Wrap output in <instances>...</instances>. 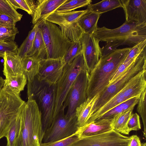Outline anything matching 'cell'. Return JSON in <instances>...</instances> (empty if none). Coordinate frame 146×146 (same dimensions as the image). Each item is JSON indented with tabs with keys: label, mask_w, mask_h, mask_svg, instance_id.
<instances>
[{
	"label": "cell",
	"mask_w": 146,
	"mask_h": 146,
	"mask_svg": "<svg viewBox=\"0 0 146 146\" xmlns=\"http://www.w3.org/2000/svg\"><path fill=\"white\" fill-rule=\"evenodd\" d=\"M130 48L131 47L116 48L100 58L89 73L87 98L99 95L108 86L110 80L125 60Z\"/></svg>",
	"instance_id": "obj_1"
},
{
	"label": "cell",
	"mask_w": 146,
	"mask_h": 146,
	"mask_svg": "<svg viewBox=\"0 0 146 146\" xmlns=\"http://www.w3.org/2000/svg\"><path fill=\"white\" fill-rule=\"evenodd\" d=\"M100 41L106 42L105 51L110 53L121 45H133L146 39V24L125 22L113 29L105 27H98L92 35Z\"/></svg>",
	"instance_id": "obj_2"
},
{
	"label": "cell",
	"mask_w": 146,
	"mask_h": 146,
	"mask_svg": "<svg viewBox=\"0 0 146 146\" xmlns=\"http://www.w3.org/2000/svg\"><path fill=\"white\" fill-rule=\"evenodd\" d=\"M28 99L21 110L20 130L14 146H40L42 143L41 113L36 101Z\"/></svg>",
	"instance_id": "obj_3"
},
{
	"label": "cell",
	"mask_w": 146,
	"mask_h": 146,
	"mask_svg": "<svg viewBox=\"0 0 146 146\" xmlns=\"http://www.w3.org/2000/svg\"><path fill=\"white\" fill-rule=\"evenodd\" d=\"M28 99L37 101L42 114L43 136L53 121L56 96V84L51 85L39 81L36 76L31 82H27Z\"/></svg>",
	"instance_id": "obj_4"
},
{
	"label": "cell",
	"mask_w": 146,
	"mask_h": 146,
	"mask_svg": "<svg viewBox=\"0 0 146 146\" xmlns=\"http://www.w3.org/2000/svg\"><path fill=\"white\" fill-rule=\"evenodd\" d=\"M145 69H146L145 50L137 57L119 78L99 95L92 108L90 116L122 89L131 78Z\"/></svg>",
	"instance_id": "obj_5"
},
{
	"label": "cell",
	"mask_w": 146,
	"mask_h": 146,
	"mask_svg": "<svg viewBox=\"0 0 146 146\" xmlns=\"http://www.w3.org/2000/svg\"><path fill=\"white\" fill-rule=\"evenodd\" d=\"M25 103L20 94L2 88L0 91V139L6 137Z\"/></svg>",
	"instance_id": "obj_6"
},
{
	"label": "cell",
	"mask_w": 146,
	"mask_h": 146,
	"mask_svg": "<svg viewBox=\"0 0 146 146\" xmlns=\"http://www.w3.org/2000/svg\"><path fill=\"white\" fill-rule=\"evenodd\" d=\"M85 66L82 53L71 63L66 64L62 74L56 84L53 121L61 111L66 97L78 75Z\"/></svg>",
	"instance_id": "obj_7"
},
{
	"label": "cell",
	"mask_w": 146,
	"mask_h": 146,
	"mask_svg": "<svg viewBox=\"0 0 146 146\" xmlns=\"http://www.w3.org/2000/svg\"><path fill=\"white\" fill-rule=\"evenodd\" d=\"M38 25L46 48V58H63L72 42L56 25L45 20Z\"/></svg>",
	"instance_id": "obj_8"
},
{
	"label": "cell",
	"mask_w": 146,
	"mask_h": 146,
	"mask_svg": "<svg viewBox=\"0 0 146 146\" xmlns=\"http://www.w3.org/2000/svg\"><path fill=\"white\" fill-rule=\"evenodd\" d=\"M89 73L86 66L81 70L72 85L63 103L61 111L68 107L66 115L76 116V108L87 99V89Z\"/></svg>",
	"instance_id": "obj_9"
},
{
	"label": "cell",
	"mask_w": 146,
	"mask_h": 146,
	"mask_svg": "<svg viewBox=\"0 0 146 146\" xmlns=\"http://www.w3.org/2000/svg\"><path fill=\"white\" fill-rule=\"evenodd\" d=\"M76 116L69 117L61 111L51 126L45 132L42 143L55 141L68 137L78 129Z\"/></svg>",
	"instance_id": "obj_10"
},
{
	"label": "cell",
	"mask_w": 146,
	"mask_h": 146,
	"mask_svg": "<svg viewBox=\"0 0 146 146\" xmlns=\"http://www.w3.org/2000/svg\"><path fill=\"white\" fill-rule=\"evenodd\" d=\"M130 137L112 130L97 135L80 138L70 146H129Z\"/></svg>",
	"instance_id": "obj_11"
},
{
	"label": "cell",
	"mask_w": 146,
	"mask_h": 146,
	"mask_svg": "<svg viewBox=\"0 0 146 146\" xmlns=\"http://www.w3.org/2000/svg\"><path fill=\"white\" fill-rule=\"evenodd\" d=\"M66 64L63 58L42 60L40 62L36 77L40 81L51 85L55 84L62 75Z\"/></svg>",
	"instance_id": "obj_12"
},
{
	"label": "cell",
	"mask_w": 146,
	"mask_h": 146,
	"mask_svg": "<svg viewBox=\"0 0 146 146\" xmlns=\"http://www.w3.org/2000/svg\"><path fill=\"white\" fill-rule=\"evenodd\" d=\"M80 40L86 67L89 73L102 56L100 41L93 35L84 33Z\"/></svg>",
	"instance_id": "obj_13"
},
{
	"label": "cell",
	"mask_w": 146,
	"mask_h": 146,
	"mask_svg": "<svg viewBox=\"0 0 146 146\" xmlns=\"http://www.w3.org/2000/svg\"><path fill=\"white\" fill-rule=\"evenodd\" d=\"M125 21L146 24V0H121Z\"/></svg>",
	"instance_id": "obj_14"
},
{
	"label": "cell",
	"mask_w": 146,
	"mask_h": 146,
	"mask_svg": "<svg viewBox=\"0 0 146 146\" xmlns=\"http://www.w3.org/2000/svg\"><path fill=\"white\" fill-rule=\"evenodd\" d=\"M67 0H38L36 1V7L32 17L33 25H39Z\"/></svg>",
	"instance_id": "obj_15"
},
{
	"label": "cell",
	"mask_w": 146,
	"mask_h": 146,
	"mask_svg": "<svg viewBox=\"0 0 146 146\" xmlns=\"http://www.w3.org/2000/svg\"><path fill=\"white\" fill-rule=\"evenodd\" d=\"M123 88V93L127 100L134 98H139L146 89V69L131 78Z\"/></svg>",
	"instance_id": "obj_16"
},
{
	"label": "cell",
	"mask_w": 146,
	"mask_h": 146,
	"mask_svg": "<svg viewBox=\"0 0 146 146\" xmlns=\"http://www.w3.org/2000/svg\"><path fill=\"white\" fill-rule=\"evenodd\" d=\"M112 120L113 118L101 119L86 124L77 131L79 138L97 135L113 130Z\"/></svg>",
	"instance_id": "obj_17"
},
{
	"label": "cell",
	"mask_w": 146,
	"mask_h": 146,
	"mask_svg": "<svg viewBox=\"0 0 146 146\" xmlns=\"http://www.w3.org/2000/svg\"><path fill=\"white\" fill-rule=\"evenodd\" d=\"M88 11L87 9L63 13L54 12L47 17L46 20L59 26H68L77 23L79 19Z\"/></svg>",
	"instance_id": "obj_18"
},
{
	"label": "cell",
	"mask_w": 146,
	"mask_h": 146,
	"mask_svg": "<svg viewBox=\"0 0 146 146\" xmlns=\"http://www.w3.org/2000/svg\"><path fill=\"white\" fill-rule=\"evenodd\" d=\"M3 58V72L5 77L23 74L22 60L17 55V52H5Z\"/></svg>",
	"instance_id": "obj_19"
},
{
	"label": "cell",
	"mask_w": 146,
	"mask_h": 146,
	"mask_svg": "<svg viewBox=\"0 0 146 146\" xmlns=\"http://www.w3.org/2000/svg\"><path fill=\"white\" fill-rule=\"evenodd\" d=\"M99 96V95H98L92 98H87L85 102L76 108L75 113L78 129L86 124L90 116L92 108Z\"/></svg>",
	"instance_id": "obj_20"
},
{
	"label": "cell",
	"mask_w": 146,
	"mask_h": 146,
	"mask_svg": "<svg viewBox=\"0 0 146 146\" xmlns=\"http://www.w3.org/2000/svg\"><path fill=\"white\" fill-rule=\"evenodd\" d=\"M101 15L88 10L79 19L77 23L84 33L92 35L98 28L97 23Z\"/></svg>",
	"instance_id": "obj_21"
},
{
	"label": "cell",
	"mask_w": 146,
	"mask_h": 146,
	"mask_svg": "<svg viewBox=\"0 0 146 146\" xmlns=\"http://www.w3.org/2000/svg\"><path fill=\"white\" fill-rule=\"evenodd\" d=\"M27 56L32 57L40 61L46 59V47L41 32L38 28L31 49Z\"/></svg>",
	"instance_id": "obj_22"
},
{
	"label": "cell",
	"mask_w": 146,
	"mask_h": 146,
	"mask_svg": "<svg viewBox=\"0 0 146 146\" xmlns=\"http://www.w3.org/2000/svg\"><path fill=\"white\" fill-rule=\"evenodd\" d=\"M40 61L32 57L28 56L22 59L23 73L26 77L27 82L33 81L37 75Z\"/></svg>",
	"instance_id": "obj_23"
},
{
	"label": "cell",
	"mask_w": 146,
	"mask_h": 146,
	"mask_svg": "<svg viewBox=\"0 0 146 146\" xmlns=\"http://www.w3.org/2000/svg\"><path fill=\"white\" fill-rule=\"evenodd\" d=\"M27 81L26 77L23 74L8 76L5 77L3 87L20 94V92L24 90Z\"/></svg>",
	"instance_id": "obj_24"
},
{
	"label": "cell",
	"mask_w": 146,
	"mask_h": 146,
	"mask_svg": "<svg viewBox=\"0 0 146 146\" xmlns=\"http://www.w3.org/2000/svg\"><path fill=\"white\" fill-rule=\"evenodd\" d=\"M133 110H127L114 116L112 123V129L121 134L129 135L127 124Z\"/></svg>",
	"instance_id": "obj_25"
},
{
	"label": "cell",
	"mask_w": 146,
	"mask_h": 146,
	"mask_svg": "<svg viewBox=\"0 0 146 146\" xmlns=\"http://www.w3.org/2000/svg\"><path fill=\"white\" fill-rule=\"evenodd\" d=\"M122 7L120 0H103L94 4L87 5V9L89 11L101 14L118 7Z\"/></svg>",
	"instance_id": "obj_26"
},
{
	"label": "cell",
	"mask_w": 146,
	"mask_h": 146,
	"mask_svg": "<svg viewBox=\"0 0 146 146\" xmlns=\"http://www.w3.org/2000/svg\"><path fill=\"white\" fill-rule=\"evenodd\" d=\"M139 100V98H137L127 100L114 107L104 114L98 120L112 118L114 116L119 113L129 110H133L135 106L137 104Z\"/></svg>",
	"instance_id": "obj_27"
},
{
	"label": "cell",
	"mask_w": 146,
	"mask_h": 146,
	"mask_svg": "<svg viewBox=\"0 0 146 146\" xmlns=\"http://www.w3.org/2000/svg\"><path fill=\"white\" fill-rule=\"evenodd\" d=\"M38 24L34 25L27 37L17 48V54L21 60L26 57L31 51L36 34L38 30Z\"/></svg>",
	"instance_id": "obj_28"
},
{
	"label": "cell",
	"mask_w": 146,
	"mask_h": 146,
	"mask_svg": "<svg viewBox=\"0 0 146 146\" xmlns=\"http://www.w3.org/2000/svg\"><path fill=\"white\" fill-rule=\"evenodd\" d=\"M59 27L63 35L72 42L80 41L84 33L77 23L68 26Z\"/></svg>",
	"instance_id": "obj_29"
},
{
	"label": "cell",
	"mask_w": 146,
	"mask_h": 146,
	"mask_svg": "<svg viewBox=\"0 0 146 146\" xmlns=\"http://www.w3.org/2000/svg\"><path fill=\"white\" fill-rule=\"evenodd\" d=\"M21 111L13 121L6 137L7 140V146H14L19 135L21 123Z\"/></svg>",
	"instance_id": "obj_30"
},
{
	"label": "cell",
	"mask_w": 146,
	"mask_h": 146,
	"mask_svg": "<svg viewBox=\"0 0 146 146\" xmlns=\"http://www.w3.org/2000/svg\"><path fill=\"white\" fill-rule=\"evenodd\" d=\"M91 0H67L60 6L55 12L63 13L73 11L90 4Z\"/></svg>",
	"instance_id": "obj_31"
},
{
	"label": "cell",
	"mask_w": 146,
	"mask_h": 146,
	"mask_svg": "<svg viewBox=\"0 0 146 146\" xmlns=\"http://www.w3.org/2000/svg\"><path fill=\"white\" fill-rule=\"evenodd\" d=\"M0 14L11 17L17 22L21 21L23 16L14 9L8 0H0Z\"/></svg>",
	"instance_id": "obj_32"
},
{
	"label": "cell",
	"mask_w": 146,
	"mask_h": 146,
	"mask_svg": "<svg viewBox=\"0 0 146 146\" xmlns=\"http://www.w3.org/2000/svg\"><path fill=\"white\" fill-rule=\"evenodd\" d=\"M9 2L17 10L21 9L26 11L32 16L36 7V1L33 0H8Z\"/></svg>",
	"instance_id": "obj_33"
},
{
	"label": "cell",
	"mask_w": 146,
	"mask_h": 146,
	"mask_svg": "<svg viewBox=\"0 0 146 146\" xmlns=\"http://www.w3.org/2000/svg\"><path fill=\"white\" fill-rule=\"evenodd\" d=\"M82 53V46L80 41L73 42L65 53L63 58L66 64L71 63Z\"/></svg>",
	"instance_id": "obj_34"
},
{
	"label": "cell",
	"mask_w": 146,
	"mask_h": 146,
	"mask_svg": "<svg viewBox=\"0 0 146 146\" xmlns=\"http://www.w3.org/2000/svg\"><path fill=\"white\" fill-rule=\"evenodd\" d=\"M146 89L142 93L137 103V111L142 118L143 125V135L146 137Z\"/></svg>",
	"instance_id": "obj_35"
},
{
	"label": "cell",
	"mask_w": 146,
	"mask_h": 146,
	"mask_svg": "<svg viewBox=\"0 0 146 146\" xmlns=\"http://www.w3.org/2000/svg\"><path fill=\"white\" fill-rule=\"evenodd\" d=\"M19 33L16 26H0V40L4 42L14 41L16 35Z\"/></svg>",
	"instance_id": "obj_36"
},
{
	"label": "cell",
	"mask_w": 146,
	"mask_h": 146,
	"mask_svg": "<svg viewBox=\"0 0 146 146\" xmlns=\"http://www.w3.org/2000/svg\"><path fill=\"white\" fill-rule=\"evenodd\" d=\"M146 44V39L139 41L131 47L128 54L122 62L126 63L135 58L145 49Z\"/></svg>",
	"instance_id": "obj_37"
},
{
	"label": "cell",
	"mask_w": 146,
	"mask_h": 146,
	"mask_svg": "<svg viewBox=\"0 0 146 146\" xmlns=\"http://www.w3.org/2000/svg\"><path fill=\"white\" fill-rule=\"evenodd\" d=\"M79 138L77 131L74 134L62 139L50 143H42L40 146H70Z\"/></svg>",
	"instance_id": "obj_38"
},
{
	"label": "cell",
	"mask_w": 146,
	"mask_h": 146,
	"mask_svg": "<svg viewBox=\"0 0 146 146\" xmlns=\"http://www.w3.org/2000/svg\"><path fill=\"white\" fill-rule=\"evenodd\" d=\"M127 126L129 133L132 131H137L141 129L139 116L137 113H132L128 121Z\"/></svg>",
	"instance_id": "obj_39"
},
{
	"label": "cell",
	"mask_w": 146,
	"mask_h": 146,
	"mask_svg": "<svg viewBox=\"0 0 146 146\" xmlns=\"http://www.w3.org/2000/svg\"><path fill=\"white\" fill-rule=\"evenodd\" d=\"M18 46L14 41H5L0 43V52H17Z\"/></svg>",
	"instance_id": "obj_40"
},
{
	"label": "cell",
	"mask_w": 146,
	"mask_h": 146,
	"mask_svg": "<svg viewBox=\"0 0 146 146\" xmlns=\"http://www.w3.org/2000/svg\"><path fill=\"white\" fill-rule=\"evenodd\" d=\"M17 22L12 18L5 14H0V26H15Z\"/></svg>",
	"instance_id": "obj_41"
},
{
	"label": "cell",
	"mask_w": 146,
	"mask_h": 146,
	"mask_svg": "<svg viewBox=\"0 0 146 146\" xmlns=\"http://www.w3.org/2000/svg\"><path fill=\"white\" fill-rule=\"evenodd\" d=\"M130 137L129 146H146L145 143H141L139 137L136 135H133Z\"/></svg>",
	"instance_id": "obj_42"
},
{
	"label": "cell",
	"mask_w": 146,
	"mask_h": 146,
	"mask_svg": "<svg viewBox=\"0 0 146 146\" xmlns=\"http://www.w3.org/2000/svg\"><path fill=\"white\" fill-rule=\"evenodd\" d=\"M5 82V79L0 76V91L3 88Z\"/></svg>",
	"instance_id": "obj_43"
},
{
	"label": "cell",
	"mask_w": 146,
	"mask_h": 146,
	"mask_svg": "<svg viewBox=\"0 0 146 146\" xmlns=\"http://www.w3.org/2000/svg\"><path fill=\"white\" fill-rule=\"evenodd\" d=\"M4 55V53L0 52V57L3 58Z\"/></svg>",
	"instance_id": "obj_44"
},
{
	"label": "cell",
	"mask_w": 146,
	"mask_h": 146,
	"mask_svg": "<svg viewBox=\"0 0 146 146\" xmlns=\"http://www.w3.org/2000/svg\"><path fill=\"white\" fill-rule=\"evenodd\" d=\"M4 42V41H1V40H0V43H2V42Z\"/></svg>",
	"instance_id": "obj_45"
}]
</instances>
